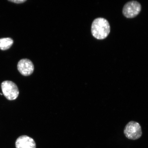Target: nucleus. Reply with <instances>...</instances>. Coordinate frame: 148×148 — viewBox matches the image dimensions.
I'll return each mask as SVG.
<instances>
[{
	"mask_svg": "<svg viewBox=\"0 0 148 148\" xmlns=\"http://www.w3.org/2000/svg\"><path fill=\"white\" fill-rule=\"evenodd\" d=\"M124 134L129 139L136 140L141 137L142 132L141 126L137 122L131 121L126 125Z\"/></svg>",
	"mask_w": 148,
	"mask_h": 148,
	"instance_id": "nucleus-3",
	"label": "nucleus"
},
{
	"mask_svg": "<svg viewBox=\"0 0 148 148\" xmlns=\"http://www.w3.org/2000/svg\"><path fill=\"white\" fill-rule=\"evenodd\" d=\"M1 88L3 95L9 101L17 99L19 95V90L17 85L10 81H5L2 82Z\"/></svg>",
	"mask_w": 148,
	"mask_h": 148,
	"instance_id": "nucleus-2",
	"label": "nucleus"
},
{
	"mask_svg": "<svg viewBox=\"0 0 148 148\" xmlns=\"http://www.w3.org/2000/svg\"><path fill=\"white\" fill-rule=\"evenodd\" d=\"M17 68L19 73L25 76L30 75L34 70V66L33 63L27 59L20 60L18 63Z\"/></svg>",
	"mask_w": 148,
	"mask_h": 148,
	"instance_id": "nucleus-5",
	"label": "nucleus"
},
{
	"mask_svg": "<svg viewBox=\"0 0 148 148\" xmlns=\"http://www.w3.org/2000/svg\"><path fill=\"white\" fill-rule=\"evenodd\" d=\"M16 148H36V145L34 140L30 137L23 135L16 140Z\"/></svg>",
	"mask_w": 148,
	"mask_h": 148,
	"instance_id": "nucleus-6",
	"label": "nucleus"
},
{
	"mask_svg": "<svg viewBox=\"0 0 148 148\" xmlns=\"http://www.w3.org/2000/svg\"><path fill=\"white\" fill-rule=\"evenodd\" d=\"M9 1L15 3H21L25 2V1H27V0H13V1Z\"/></svg>",
	"mask_w": 148,
	"mask_h": 148,
	"instance_id": "nucleus-8",
	"label": "nucleus"
},
{
	"mask_svg": "<svg viewBox=\"0 0 148 148\" xmlns=\"http://www.w3.org/2000/svg\"><path fill=\"white\" fill-rule=\"evenodd\" d=\"M110 24L105 18H99L92 22L91 26L92 34L98 40H103L106 38L110 32Z\"/></svg>",
	"mask_w": 148,
	"mask_h": 148,
	"instance_id": "nucleus-1",
	"label": "nucleus"
},
{
	"mask_svg": "<svg viewBox=\"0 0 148 148\" xmlns=\"http://www.w3.org/2000/svg\"><path fill=\"white\" fill-rule=\"evenodd\" d=\"M14 40L12 38H0V49L3 51L8 49L12 46Z\"/></svg>",
	"mask_w": 148,
	"mask_h": 148,
	"instance_id": "nucleus-7",
	"label": "nucleus"
},
{
	"mask_svg": "<svg viewBox=\"0 0 148 148\" xmlns=\"http://www.w3.org/2000/svg\"><path fill=\"white\" fill-rule=\"evenodd\" d=\"M141 5L137 1H132L125 3L123 6V13L124 16L127 18H134L140 13Z\"/></svg>",
	"mask_w": 148,
	"mask_h": 148,
	"instance_id": "nucleus-4",
	"label": "nucleus"
}]
</instances>
